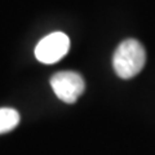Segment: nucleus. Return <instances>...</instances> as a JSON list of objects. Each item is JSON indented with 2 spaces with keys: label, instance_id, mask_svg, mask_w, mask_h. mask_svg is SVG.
<instances>
[{
  "label": "nucleus",
  "instance_id": "nucleus-1",
  "mask_svg": "<svg viewBox=\"0 0 155 155\" xmlns=\"http://www.w3.org/2000/svg\"><path fill=\"white\" fill-rule=\"evenodd\" d=\"M146 53L142 44L134 39H127L120 43L113 57L115 74L122 79H130L143 69Z\"/></svg>",
  "mask_w": 155,
  "mask_h": 155
},
{
  "label": "nucleus",
  "instance_id": "nucleus-2",
  "mask_svg": "<svg viewBox=\"0 0 155 155\" xmlns=\"http://www.w3.org/2000/svg\"><path fill=\"white\" fill-rule=\"evenodd\" d=\"M51 87L54 94L66 104H74L83 94L84 79L75 71H60L51 78Z\"/></svg>",
  "mask_w": 155,
  "mask_h": 155
},
{
  "label": "nucleus",
  "instance_id": "nucleus-3",
  "mask_svg": "<svg viewBox=\"0 0 155 155\" xmlns=\"http://www.w3.org/2000/svg\"><path fill=\"white\" fill-rule=\"evenodd\" d=\"M70 39L64 32H52L43 38L35 47V57L41 64H54L67 54Z\"/></svg>",
  "mask_w": 155,
  "mask_h": 155
},
{
  "label": "nucleus",
  "instance_id": "nucleus-4",
  "mask_svg": "<svg viewBox=\"0 0 155 155\" xmlns=\"http://www.w3.org/2000/svg\"><path fill=\"white\" fill-rule=\"evenodd\" d=\"M19 123V114L17 110L3 107L0 109V134L11 132Z\"/></svg>",
  "mask_w": 155,
  "mask_h": 155
}]
</instances>
